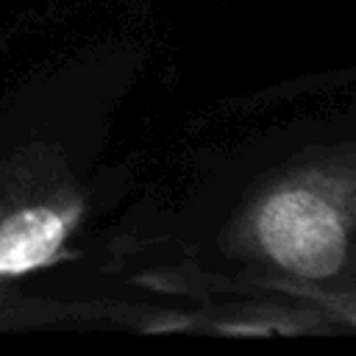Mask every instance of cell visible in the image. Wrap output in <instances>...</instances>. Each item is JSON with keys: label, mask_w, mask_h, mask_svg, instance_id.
I'll use <instances>...</instances> for the list:
<instances>
[{"label": "cell", "mask_w": 356, "mask_h": 356, "mask_svg": "<svg viewBox=\"0 0 356 356\" xmlns=\"http://www.w3.org/2000/svg\"><path fill=\"white\" fill-rule=\"evenodd\" d=\"M261 250L300 278H331L348 259V217L339 203L309 184L273 192L253 217Z\"/></svg>", "instance_id": "1"}, {"label": "cell", "mask_w": 356, "mask_h": 356, "mask_svg": "<svg viewBox=\"0 0 356 356\" xmlns=\"http://www.w3.org/2000/svg\"><path fill=\"white\" fill-rule=\"evenodd\" d=\"M70 217L47 206L19 209L0 220V273H28L64 242Z\"/></svg>", "instance_id": "2"}]
</instances>
